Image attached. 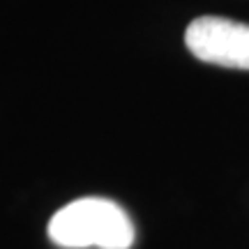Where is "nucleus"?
<instances>
[{
	"label": "nucleus",
	"mask_w": 249,
	"mask_h": 249,
	"mask_svg": "<svg viewBox=\"0 0 249 249\" xmlns=\"http://www.w3.org/2000/svg\"><path fill=\"white\" fill-rule=\"evenodd\" d=\"M49 238L62 249H129L134 224L116 201L86 196L67 203L49 219Z\"/></svg>",
	"instance_id": "1"
},
{
	"label": "nucleus",
	"mask_w": 249,
	"mask_h": 249,
	"mask_svg": "<svg viewBox=\"0 0 249 249\" xmlns=\"http://www.w3.org/2000/svg\"><path fill=\"white\" fill-rule=\"evenodd\" d=\"M185 44L203 62L249 70V23L224 17H198L187 26Z\"/></svg>",
	"instance_id": "2"
}]
</instances>
